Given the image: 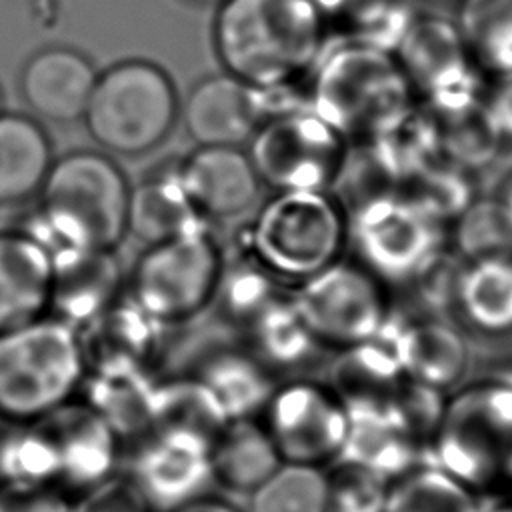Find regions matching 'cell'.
Here are the masks:
<instances>
[{"mask_svg":"<svg viewBox=\"0 0 512 512\" xmlns=\"http://www.w3.org/2000/svg\"><path fill=\"white\" fill-rule=\"evenodd\" d=\"M324 24L312 0H224L214 48L226 72L254 88L290 84L324 50Z\"/></svg>","mask_w":512,"mask_h":512,"instance_id":"1","label":"cell"},{"mask_svg":"<svg viewBox=\"0 0 512 512\" xmlns=\"http://www.w3.org/2000/svg\"><path fill=\"white\" fill-rule=\"evenodd\" d=\"M426 452L484 500L512 494V380L492 374L450 390Z\"/></svg>","mask_w":512,"mask_h":512,"instance_id":"2","label":"cell"},{"mask_svg":"<svg viewBox=\"0 0 512 512\" xmlns=\"http://www.w3.org/2000/svg\"><path fill=\"white\" fill-rule=\"evenodd\" d=\"M128 198L126 178L110 158L70 152L48 170L30 234L48 254L114 250L128 232Z\"/></svg>","mask_w":512,"mask_h":512,"instance_id":"3","label":"cell"},{"mask_svg":"<svg viewBox=\"0 0 512 512\" xmlns=\"http://www.w3.org/2000/svg\"><path fill=\"white\" fill-rule=\"evenodd\" d=\"M308 106L346 140H370L412 104V84L388 50L344 38L314 62Z\"/></svg>","mask_w":512,"mask_h":512,"instance_id":"4","label":"cell"},{"mask_svg":"<svg viewBox=\"0 0 512 512\" xmlns=\"http://www.w3.org/2000/svg\"><path fill=\"white\" fill-rule=\"evenodd\" d=\"M86 378L78 330L42 316L0 332V418L36 422L78 396Z\"/></svg>","mask_w":512,"mask_h":512,"instance_id":"5","label":"cell"},{"mask_svg":"<svg viewBox=\"0 0 512 512\" xmlns=\"http://www.w3.org/2000/svg\"><path fill=\"white\" fill-rule=\"evenodd\" d=\"M348 216L328 190H284L256 214L248 246L274 280L294 286L342 258Z\"/></svg>","mask_w":512,"mask_h":512,"instance_id":"6","label":"cell"},{"mask_svg":"<svg viewBox=\"0 0 512 512\" xmlns=\"http://www.w3.org/2000/svg\"><path fill=\"white\" fill-rule=\"evenodd\" d=\"M224 270L218 242L200 226L150 244L130 274L128 298L158 326H182L214 304Z\"/></svg>","mask_w":512,"mask_h":512,"instance_id":"7","label":"cell"},{"mask_svg":"<svg viewBox=\"0 0 512 512\" xmlns=\"http://www.w3.org/2000/svg\"><path fill=\"white\" fill-rule=\"evenodd\" d=\"M176 110L178 98L168 74L156 64L128 60L96 78L82 118L104 150L138 156L168 136Z\"/></svg>","mask_w":512,"mask_h":512,"instance_id":"8","label":"cell"},{"mask_svg":"<svg viewBox=\"0 0 512 512\" xmlns=\"http://www.w3.org/2000/svg\"><path fill=\"white\" fill-rule=\"evenodd\" d=\"M348 244L384 286L416 284L444 252L442 222L402 192H378L348 216Z\"/></svg>","mask_w":512,"mask_h":512,"instance_id":"9","label":"cell"},{"mask_svg":"<svg viewBox=\"0 0 512 512\" xmlns=\"http://www.w3.org/2000/svg\"><path fill=\"white\" fill-rule=\"evenodd\" d=\"M290 298L314 340L332 352L372 340L392 312L388 286L342 258L296 284Z\"/></svg>","mask_w":512,"mask_h":512,"instance_id":"10","label":"cell"},{"mask_svg":"<svg viewBox=\"0 0 512 512\" xmlns=\"http://www.w3.org/2000/svg\"><path fill=\"white\" fill-rule=\"evenodd\" d=\"M250 160L260 182L284 190H328L344 172L348 140L310 106L264 120Z\"/></svg>","mask_w":512,"mask_h":512,"instance_id":"11","label":"cell"},{"mask_svg":"<svg viewBox=\"0 0 512 512\" xmlns=\"http://www.w3.org/2000/svg\"><path fill=\"white\" fill-rule=\"evenodd\" d=\"M258 418L282 462L330 468L350 434V410L342 394L330 382L308 376L280 380Z\"/></svg>","mask_w":512,"mask_h":512,"instance_id":"12","label":"cell"},{"mask_svg":"<svg viewBox=\"0 0 512 512\" xmlns=\"http://www.w3.org/2000/svg\"><path fill=\"white\" fill-rule=\"evenodd\" d=\"M412 88H420L440 118L480 106L478 76L460 28L430 16L410 24L394 50Z\"/></svg>","mask_w":512,"mask_h":512,"instance_id":"13","label":"cell"},{"mask_svg":"<svg viewBox=\"0 0 512 512\" xmlns=\"http://www.w3.org/2000/svg\"><path fill=\"white\" fill-rule=\"evenodd\" d=\"M208 450L210 444L192 434L150 428L124 448L120 470L154 512H166L210 492Z\"/></svg>","mask_w":512,"mask_h":512,"instance_id":"14","label":"cell"},{"mask_svg":"<svg viewBox=\"0 0 512 512\" xmlns=\"http://www.w3.org/2000/svg\"><path fill=\"white\" fill-rule=\"evenodd\" d=\"M36 424L54 454L56 486L72 500L120 472L122 438L78 396Z\"/></svg>","mask_w":512,"mask_h":512,"instance_id":"15","label":"cell"},{"mask_svg":"<svg viewBox=\"0 0 512 512\" xmlns=\"http://www.w3.org/2000/svg\"><path fill=\"white\" fill-rule=\"evenodd\" d=\"M378 336L392 348L404 376L412 382L454 390L468 368V346L462 330L438 320L396 316L390 312Z\"/></svg>","mask_w":512,"mask_h":512,"instance_id":"16","label":"cell"},{"mask_svg":"<svg viewBox=\"0 0 512 512\" xmlns=\"http://www.w3.org/2000/svg\"><path fill=\"white\" fill-rule=\"evenodd\" d=\"M178 182L202 218H234L260 192V178L248 154L236 146H198L178 168Z\"/></svg>","mask_w":512,"mask_h":512,"instance_id":"17","label":"cell"},{"mask_svg":"<svg viewBox=\"0 0 512 512\" xmlns=\"http://www.w3.org/2000/svg\"><path fill=\"white\" fill-rule=\"evenodd\" d=\"M346 404L350 434L338 462L370 468L388 480L422 462L420 456L426 452V444L402 416L394 394Z\"/></svg>","mask_w":512,"mask_h":512,"instance_id":"18","label":"cell"},{"mask_svg":"<svg viewBox=\"0 0 512 512\" xmlns=\"http://www.w3.org/2000/svg\"><path fill=\"white\" fill-rule=\"evenodd\" d=\"M160 328L128 296L118 298L78 328L86 374L150 372L160 352Z\"/></svg>","mask_w":512,"mask_h":512,"instance_id":"19","label":"cell"},{"mask_svg":"<svg viewBox=\"0 0 512 512\" xmlns=\"http://www.w3.org/2000/svg\"><path fill=\"white\" fill-rule=\"evenodd\" d=\"M264 120L258 88L228 72L198 82L184 106L186 130L198 146H238Z\"/></svg>","mask_w":512,"mask_h":512,"instance_id":"20","label":"cell"},{"mask_svg":"<svg viewBox=\"0 0 512 512\" xmlns=\"http://www.w3.org/2000/svg\"><path fill=\"white\" fill-rule=\"evenodd\" d=\"M50 258V316L78 330L120 298L122 272L112 250H62Z\"/></svg>","mask_w":512,"mask_h":512,"instance_id":"21","label":"cell"},{"mask_svg":"<svg viewBox=\"0 0 512 512\" xmlns=\"http://www.w3.org/2000/svg\"><path fill=\"white\" fill-rule=\"evenodd\" d=\"M96 78L94 66L80 52L46 48L26 62L20 90L40 118L66 124L84 116Z\"/></svg>","mask_w":512,"mask_h":512,"instance_id":"22","label":"cell"},{"mask_svg":"<svg viewBox=\"0 0 512 512\" xmlns=\"http://www.w3.org/2000/svg\"><path fill=\"white\" fill-rule=\"evenodd\" d=\"M52 258L30 232H0V332L48 314Z\"/></svg>","mask_w":512,"mask_h":512,"instance_id":"23","label":"cell"},{"mask_svg":"<svg viewBox=\"0 0 512 512\" xmlns=\"http://www.w3.org/2000/svg\"><path fill=\"white\" fill-rule=\"evenodd\" d=\"M460 326L480 338L512 334V258L492 254L460 264L450 306Z\"/></svg>","mask_w":512,"mask_h":512,"instance_id":"24","label":"cell"},{"mask_svg":"<svg viewBox=\"0 0 512 512\" xmlns=\"http://www.w3.org/2000/svg\"><path fill=\"white\" fill-rule=\"evenodd\" d=\"M208 458L212 484L224 492L246 496L282 464L258 416L228 418L212 438Z\"/></svg>","mask_w":512,"mask_h":512,"instance_id":"25","label":"cell"},{"mask_svg":"<svg viewBox=\"0 0 512 512\" xmlns=\"http://www.w3.org/2000/svg\"><path fill=\"white\" fill-rule=\"evenodd\" d=\"M202 378L224 406L228 418L258 416L280 378L244 344L210 352L192 372Z\"/></svg>","mask_w":512,"mask_h":512,"instance_id":"26","label":"cell"},{"mask_svg":"<svg viewBox=\"0 0 512 512\" xmlns=\"http://www.w3.org/2000/svg\"><path fill=\"white\" fill-rule=\"evenodd\" d=\"M244 346L278 378L298 372L324 348L314 340L290 296L278 294L242 332Z\"/></svg>","mask_w":512,"mask_h":512,"instance_id":"27","label":"cell"},{"mask_svg":"<svg viewBox=\"0 0 512 512\" xmlns=\"http://www.w3.org/2000/svg\"><path fill=\"white\" fill-rule=\"evenodd\" d=\"M154 386L156 376L148 370L86 374L78 398L114 428L126 448L152 426Z\"/></svg>","mask_w":512,"mask_h":512,"instance_id":"28","label":"cell"},{"mask_svg":"<svg viewBox=\"0 0 512 512\" xmlns=\"http://www.w3.org/2000/svg\"><path fill=\"white\" fill-rule=\"evenodd\" d=\"M52 166L44 130L22 114H0V206L40 192Z\"/></svg>","mask_w":512,"mask_h":512,"instance_id":"29","label":"cell"},{"mask_svg":"<svg viewBox=\"0 0 512 512\" xmlns=\"http://www.w3.org/2000/svg\"><path fill=\"white\" fill-rule=\"evenodd\" d=\"M228 422V414L210 386L192 372L156 378L152 426L192 434L208 444Z\"/></svg>","mask_w":512,"mask_h":512,"instance_id":"30","label":"cell"},{"mask_svg":"<svg viewBox=\"0 0 512 512\" xmlns=\"http://www.w3.org/2000/svg\"><path fill=\"white\" fill-rule=\"evenodd\" d=\"M204 226V218L186 198L176 170L152 176L128 198V232L144 244H158Z\"/></svg>","mask_w":512,"mask_h":512,"instance_id":"31","label":"cell"},{"mask_svg":"<svg viewBox=\"0 0 512 512\" xmlns=\"http://www.w3.org/2000/svg\"><path fill=\"white\" fill-rule=\"evenodd\" d=\"M370 142L376 166L398 184L420 174L442 152L438 122L414 106L372 136Z\"/></svg>","mask_w":512,"mask_h":512,"instance_id":"32","label":"cell"},{"mask_svg":"<svg viewBox=\"0 0 512 512\" xmlns=\"http://www.w3.org/2000/svg\"><path fill=\"white\" fill-rule=\"evenodd\" d=\"M486 500L432 462H418L388 484L384 512H484Z\"/></svg>","mask_w":512,"mask_h":512,"instance_id":"33","label":"cell"},{"mask_svg":"<svg viewBox=\"0 0 512 512\" xmlns=\"http://www.w3.org/2000/svg\"><path fill=\"white\" fill-rule=\"evenodd\" d=\"M458 28L478 64L512 78V0H464Z\"/></svg>","mask_w":512,"mask_h":512,"instance_id":"34","label":"cell"},{"mask_svg":"<svg viewBox=\"0 0 512 512\" xmlns=\"http://www.w3.org/2000/svg\"><path fill=\"white\" fill-rule=\"evenodd\" d=\"M328 468L282 462L248 494L246 512H328Z\"/></svg>","mask_w":512,"mask_h":512,"instance_id":"35","label":"cell"},{"mask_svg":"<svg viewBox=\"0 0 512 512\" xmlns=\"http://www.w3.org/2000/svg\"><path fill=\"white\" fill-rule=\"evenodd\" d=\"M404 184H410L412 188L402 194L440 222L454 216L458 218V214L472 202V188L456 162L444 164L442 160H434Z\"/></svg>","mask_w":512,"mask_h":512,"instance_id":"36","label":"cell"},{"mask_svg":"<svg viewBox=\"0 0 512 512\" xmlns=\"http://www.w3.org/2000/svg\"><path fill=\"white\" fill-rule=\"evenodd\" d=\"M456 220V246L468 260L506 254L512 246V224L500 200H472Z\"/></svg>","mask_w":512,"mask_h":512,"instance_id":"37","label":"cell"},{"mask_svg":"<svg viewBox=\"0 0 512 512\" xmlns=\"http://www.w3.org/2000/svg\"><path fill=\"white\" fill-rule=\"evenodd\" d=\"M390 480L352 464L336 462L328 468V512H384Z\"/></svg>","mask_w":512,"mask_h":512,"instance_id":"38","label":"cell"},{"mask_svg":"<svg viewBox=\"0 0 512 512\" xmlns=\"http://www.w3.org/2000/svg\"><path fill=\"white\" fill-rule=\"evenodd\" d=\"M72 512H154L132 480L120 470L72 500Z\"/></svg>","mask_w":512,"mask_h":512,"instance_id":"39","label":"cell"},{"mask_svg":"<svg viewBox=\"0 0 512 512\" xmlns=\"http://www.w3.org/2000/svg\"><path fill=\"white\" fill-rule=\"evenodd\" d=\"M0 512H72V498L52 484H2Z\"/></svg>","mask_w":512,"mask_h":512,"instance_id":"40","label":"cell"},{"mask_svg":"<svg viewBox=\"0 0 512 512\" xmlns=\"http://www.w3.org/2000/svg\"><path fill=\"white\" fill-rule=\"evenodd\" d=\"M482 106L498 138H512V78H506L504 86Z\"/></svg>","mask_w":512,"mask_h":512,"instance_id":"41","label":"cell"},{"mask_svg":"<svg viewBox=\"0 0 512 512\" xmlns=\"http://www.w3.org/2000/svg\"><path fill=\"white\" fill-rule=\"evenodd\" d=\"M166 512H246V510L222 494L204 492V494H200L176 508H170Z\"/></svg>","mask_w":512,"mask_h":512,"instance_id":"42","label":"cell"},{"mask_svg":"<svg viewBox=\"0 0 512 512\" xmlns=\"http://www.w3.org/2000/svg\"><path fill=\"white\" fill-rule=\"evenodd\" d=\"M484 512H512V494L486 500Z\"/></svg>","mask_w":512,"mask_h":512,"instance_id":"43","label":"cell"},{"mask_svg":"<svg viewBox=\"0 0 512 512\" xmlns=\"http://www.w3.org/2000/svg\"><path fill=\"white\" fill-rule=\"evenodd\" d=\"M500 204H502V208H504V212H506L508 222L512 224V186H508V190H506L504 198L500 200Z\"/></svg>","mask_w":512,"mask_h":512,"instance_id":"44","label":"cell"},{"mask_svg":"<svg viewBox=\"0 0 512 512\" xmlns=\"http://www.w3.org/2000/svg\"><path fill=\"white\" fill-rule=\"evenodd\" d=\"M188 2H194V4H222L224 0H188Z\"/></svg>","mask_w":512,"mask_h":512,"instance_id":"45","label":"cell"}]
</instances>
